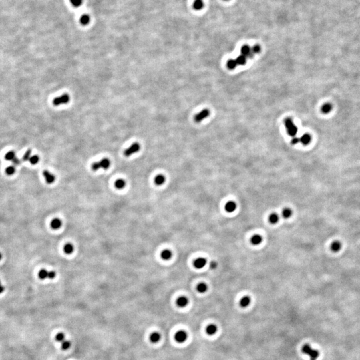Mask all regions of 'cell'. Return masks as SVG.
<instances>
[{
	"label": "cell",
	"instance_id": "8",
	"mask_svg": "<svg viewBox=\"0 0 360 360\" xmlns=\"http://www.w3.org/2000/svg\"><path fill=\"white\" fill-rule=\"evenodd\" d=\"M207 264V260L204 258H198L194 262V267L197 269H202Z\"/></svg>",
	"mask_w": 360,
	"mask_h": 360
},
{
	"label": "cell",
	"instance_id": "41",
	"mask_svg": "<svg viewBox=\"0 0 360 360\" xmlns=\"http://www.w3.org/2000/svg\"><path fill=\"white\" fill-rule=\"evenodd\" d=\"M55 276H56V273L54 271H48V277H47L48 279H53L55 277Z\"/></svg>",
	"mask_w": 360,
	"mask_h": 360
},
{
	"label": "cell",
	"instance_id": "16",
	"mask_svg": "<svg viewBox=\"0 0 360 360\" xmlns=\"http://www.w3.org/2000/svg\"><path fill=\"white\" fill-rule=\"evenodd\" d=\"M51 227L53 230H58L61 228L62 222L59 218H55L51 222Z\"/></svg>",
	"mask_w": 360,
	"mask_h": 360
},
{
	"label": "cell",
	"instance_id": "44",
	"mask_svg": "<svg viewBox=\"0 0 360 360\" xmlns=\"http://www.w3.org/2000/svg\"><path fill=\"white\" fill-rule=\"evenodd\" d=\"M299 142H300V140H299V138H293V140H291V143L293 144H297V143Z\"/></svg>",
	"mask_w": 360,
	"mask_h": 360
},
{
	"label": "cell",
	"instance_id": "10",
	"mask_svg": "<svg viewBox=\"0 0 360 360\" xmlns=\"http://www.w3.org/2000/svg\"><path fill=\"white\" fill-rule=\"evenodd\" d=\"M43 176H44L45 181H46V182L47 183V184H53V183L55 182V176L51 174V173L48 172V171H47V170L43 171Z\"/></svg>",
	"mask_w": 360,
	"mask_h": 360
},
{
	"label": "cell",
	"instance_id": "34",
	"mask_svg": "<svg viewBox=\"0 0 360 360\" xmlns=\"http://www.w3.org/2000/svg\"><path fill=\"white\" fill-rule=\"evenodd\" d=\"M227 65H228V67L229 68L233 69L236 68L238 64H237L236 60H234V59H230V60H228V63H227Z\"/></svg>",
	"mask_w": 360,
	"mask_h": 360
},
{
	"label": "cell",
	"instance_id": "23",
	"mask_svg": "<svg viewBox=\"0 0 360 360\" xmlns=\"http://www.w3.org/2000/svg\"><path fill=\"white\" fill-rule=\"evenodd\" d=\"M341 248V244L339 242L335 241L331 244V250L333 252H339Z\"/></svg>",
	"mask_w": 360,
	"mask_h": 360
},
{
	"label": "cell",
	"instance_id": "3",
	"mask_svg": "<svg viewBox=\"0 0 360 360\" xmlns=\"http://www.w3.org/2000/svg\"><path fill=\"white\" fill-rule=\"evenodd\" d=\"M285 124L286 128H287V133L289 134V136H295L297 132V129L295 127V125H294L293 121L291 120V119H290V118L286 119L285 120Z\"/></svg>",
	"mask_w": 360,
	"mask_h": 360
},
{
	"label": "cell",
	"instance_id": "30",
	"mask_svg": "<svg viewBox=\"0 0 360 360\" xmlns=\"http://www.w3.org/2000/svg\"><path fill=\"white\" fill-rule=\"evenodd\" d=\"M236 61L238 65H245L246 63V57L243 55H240L237 57Z\"/></svg>",
	"mask_w": 360,
	"mask_h": 360
},
{
	"label": "cell",
	"instance_id": "36",
	"mask_svg": "<svg viewBox=\"0 0 360 360\" xmlns=\"http://www.w3.org/2000/svg\"><path fill=\"white\" fill-rule=\"evenodd\" d=\"M71 5L75 7H78L82 5L83 0H70Z\"/></svg>",
	"mask_w": 360,
	"mask_h": 360
},
{
	"label": "cell",
	"instance_id": "21",
	"mask_svg": "<svg viewBox=\"0 0 360 360\" xmlns=\"http://www.w3.org/2000/svg\"><path fill=\"white\" fill-rule=\"evenodd\" d=\"M204 6V3L203 0H195L193 7L196 10H201Z\"/></svg>",
	"mask_w": 360,
	"mask_h": 360
},
{
	"label": "cell",
	"instance_id": "18",
	"mask_svg": "<svg viewBox=\"0 0 360 360\" xmlns=\"http://www.w3.org/2000/svg\"><path fill=\"white\" fill-rule=\"evenodd\" d=\"M293 214V211L289 208H285L282 210L281 216L284 219H289Z\"/></svg>",
	"mask_w": 360,
	"mask_h": 360
},
{
	"label": "cell",
	"instance_id": "31",
	"mask_svg": "<svg viewBox=\"0 0 360 360\" xmlns=\"http://www.w3.org/2000/svg\"><path fill=\"white\" fill-rule=\"evenodd\" d=\"M89 21H90V18H89V16L88 15L84 14L80 17V23L83 25H85L88 24Z\"/></svg>",
	"mask_w": 360,
	"mask_h": 360
},
{
	"label": "cell",
	"instance_id": "42",
	"mask_svg": "<svg viewBox=\"0 0 360 360\" xmlns=\"http://www.w3.org/2000/svg\"><path fill=\"white\" fill-rule=\"evenodd\" d=\"M217 266H218V264H217L216 262H215V261L211 262V263L210 264V267L211 269L215 270L217 268Z\"/></svg>",
	"mask_w": 360,
	"mask_h": 360
},
{
	"label": "cell",
	"instance_id": "11",
	"mask_svg": "<svg viewBox=\"0 0 360 360\" xmlns=\"http://www.w3.org/2000/svg\"><path fill=\"white\" fill-rule=\"evenodd\" d=\"M262 241H263V237L260 234L254 235L251 238V240H250V242L254 246L260 245V244H262Z\"/></svg>",
	"mask_w": 360,
	"mask_h": 360
},
{
	"label": "cell",
	"instance_id": "1",
	"mask_svg": "<svg viewBox=\"0 0 360 360\" xmlns=\"http://www.w3.org/2000/svg\"><path fill=\"white\" fill-rule=\"evenodd\" d=\"M301 351L303 353L307 355L310 357V360H317L319 356V353L317 350L314 349L309 344L306 343L302 346Z\"/></svg>",
	"mask_w": 360,
	"mask_h": 360
},
{
	"label": "cell",
	"instance_id": "29",
	"mask_svg": "<svg viewBox=\"0 0 360 360\" xmlns=\"http://www.w3.org/2000/svg\"><path fill=\"white\" fill-rule=\"evenodd\" d=\"M332 109V105L330 103H325L321 107V111L323 113H329Z\"/></svg>",
	"mask_w": 360,
	"mask_h": 360
},
{
	"label": "cell",
	"instance_id": "38",
	"mask_svg": "<svg viewBox=\"0 0 360 360\" xmlns=\"http://www.w3.org/2000/svg\"><path fill=\"white\" fill-rule=\"evenodd\" d=\"M55 339L59 342H63L65 340V335L63 333H59L55 336Z\"/></svg>",
	"mask_w": 360,
	"mask_h": 360
},
{
	"label": "cell",
	"instance_id": "45",
	"mask_svg": "<svg viewBox=\"0 0 360 360\" xmlns=\"http://www.w3.org/2000/svg\"><path fill=\"white\" fill-rule=\"evenodd\" d=\"M4 289H5L4 287H3L2 284H1V281H0V294L2 293L4 291Z\"/></svg>",
	"mask_w": 360,
	"mask_h": 360
},
{
	"label": "cell",
	"instance_id": "13",
	"mask_svg": "<svg viewBox=\"0 0 360 360\" xmlns=\"http://www.w3.org/2000/svg\"><path fill=\"white\" fill-rule=\"evenodd\" d=\"M250 303H251V298L249 296H244L240 301V306L244 308L247 307L250 305Z\"/></svg>",
	"mask_w": 360,
	"mask_h": 360
},
{
	"label": "cell",
	"instance_id": "25",
	"mask_svg": "<svg viewBox=\"0 0 360 360\" xmlns=\"http://www.w3.org/2000/svg\"><path fill=\"white\" fill-rule=\"evenodd\" d=\"M150 339L152 343H158L161 339V335L158 332H154L151 334Z\"/></svg>",
	"mask_w": 360,
	"mask_h": 360
},
{
	"label": "cell",
	"instance_id": "40",
	"mask_svg": "<svg viewBox=\"0 0 360 360\" xmlns=\"http://www.w3.org/2000/svg\"><path fill=\"white\" fill-rule=\"evenodd\" d=\"M260 49H261V48H260V47L259 46V45H255L251 49V51H252V52L254 54V53H259L260 51Z\"/></svg>",
	"mask_w": 360,
	"mask_h": 360
},
{
	"label": "cell",
	"instance_id": "17",
	"mask_svg": "<svg viewBox=\"0 0 360 360\" xmlns=\"http://www.w3.org/2000/svg\"><path fill=\"white\" fill-rule=\"evenodd\" d=\"M268 220H269V222L270 224H271L273 225L276 224L279 222V216L277 214H276V213H272V214L270 215Z\"/></svg>",
	"mask_w": 360,
	"mask_h": 360
},
{
	"label": "cell",
	"instance_id": "19",
	"mask_svg": "<svg viewBox=\"0 0 360 360\" xmlns=\"http://www.w3.org/2000/svg\"><path fill=\"white\" fill-rule=\"evenodd\" d=\"M166 182V178L163 175H158L154 179V182L157 186H162Z\"/></svg>",
	"mask_w": 360,
	"mask_h": 360
},
{
	"label": "cell",
	"instance_id": "15",
	"mask_svg": "<svg viewBox=\"0 0 360 360\" xmlns=\"http://www.w3.org/2000/svg\"><path fill=\"white\" fill-rule=\"evenodd\" d=\"M177 305H178L179 307H184L188 305L189 303V300L188 298L186 297H184V296H182V297H179L178 299H177Z\"/></svg>",
	"mask_w": 360,
	"mask_h": 360
},
{
	"label": "cell",
	"instance_id": "33",
	"mask_svg": "<svg viewBox=\"0 0 360 360\" xmlns=\"http://www.w3.org/2000/svg\"><path fill=\"white\" fill-rule=\"evenodd\" d=\"M15 172V167L13 166H8L6 169H5V173H6V174L8 175V176L13 175Z\"/></svg>",
	"mask_w": 360,
	"mask_h": 360
},
{
	"label": "cell",
	"instance_id": "9",
	"mask_svg": "<svg viewBox=\"0 0 360 360\" xmlns=\"http://www.w3.org/2000/svg\"><path fill=\"white\" fill-rule=\"evenodd\" d=\"M237 204L234 201H230L225 205V210L228 213H233L236 210Z\"/></svg>",
	"mask_w": 360,
	"mask_h": 360
},
{
	"label": "cell",
	"instance_id": "27",
	"mask_svg": "<svg viewBox=\"0 0 360 360\" xmlns=\"http://www.w3.org/2000/svg\"><path fill=\"white\" fill-rule=\"evenodd\" d=\"M73 250H74V248H73V245L69 243L66 244L64 246V247H63V251H64V252L66 254H72L73 252Z\"/></svg>",
	"mask_w": 360,
	"mask_h": 360
},
{
	"label": "cell",
	"instance_id": "35",
	"mask_svg": "<svg viewBox=\"0 0 360 360\" xmlns=\"http://www.w3.org/2000/svg\"><path fill=\"white\" fill-rule=\"evenodd\" d=\"M70 347H71L70 341L64 340L63 342H61V348H62V349L67 350V349H68Z\"/></svg>",
	"mask_w": 360,
	"mask_h": 360
},
{
	"label": "cell",
	"instance_id": "4",
	"mask_svg": "<svg viewBox=\"0 0 360 360\" xmlns=\"http://www.w3.org/2000/svg\"><path fill=\"white\" fill-rule=\"evenodd\" d=\"M69 100H70V97L69 96V95L63 94L59 97H55L53 100V104L55 105V106H58V105L63 104H67L69 101Z\"/></svg>",
	"mask_w": 360,
	"mask_h": 360
},
{
	"label": "cell",
	"instance_id": "26",
	"mask_svg": "<svg viewBox=\"0 0 360 360\" xmlns=\"http://www.w3.org/2000/svg\"><path fill=\"white\" fill-rule=\"evenodd\" d=\"M299 140L300 142H301L303 145H307L311 142V136L309 134H304Z\"/></svg>",
	"mask_w": 360,
	"mask_h": 360
},
{
	"label": "cell",
	"instance_id": "32",
	"mask_svg": "<svg viewBox=\"0 0 360 360\" xmlns=\"http://www.w3.org/2000/svg\"><path fill=\"white\" fill-rule=\"evenodd\" d=\"M15 158V154L13 151H9L5 155L4 158L7 161H12Z\"/></svg>",
	"mask_w": 360,
	"mask_h": 360
},
{
	"label": "cell",
	"instance_id": "14",
	"mask_svg": "<svg viewBox=\"0 0 360 360\" xmlns=\"http://www.w3.org/2000/svg\"><path fill=\"white\" fill-rule=\"evenodd\" d=\"M218 331V327L215 324H210L207 326L206 327V333L209 335H213L216 333Z\"/></svg>",
	"mask_w": 360,
	"mask_h": 360
},
{
	"label": "cell",
	"instance_id": "20",
	"mask_svg": "<svg viewBox=\"0 0 360 360\" xmlns=\"http://www.w3.org/2000/svg\"><path fill=\"white\" fill-rule=\"evenodd\" d=\"M161 257L164 260H169L172 257V252L169 250H165L161 254Z\"/></svg>",
	"mask_w": 360,
	"mask_h": 360
},
{
	"label": "cell",
	"instance_id": "7",
	"mask_svg": "<svg viewBox=\"0 0 360 360\" xmlns=\"http://www.w3.org/2000/svg\"><path fill=\"white\" fill-rule=\"evenodd\" d=\"M209 115H210V111L206 109H204V110L201 111L200 113H199L198 114H197L196 116H195L194 119L196 122L199 123V122H202L203 119L206 118L207 117H208Z\"/></svg>",
	"mask_w": 360,
	"mask_h": 360
},
{
	"label": "cell",
	"instance_id": "22",
	"mask_svg": "<svg viewBox=\"0 0 360 360\" xmlns=\"http://www.w3.org/2000/svg\"><path fill=\"white\" fill-rule=\"evenodd\" d=\"M126 186V181L123 179H119L117 180L116 182L115 183V188L118 190H122V189H124L125 187Z\"/></svg>",
	"mask_w": 360,
	"mask_h": 360
},
{
	"label": "cell",
	"instance_id": "39",
	"mask_svg": "<svg viewBox=\"0 0 360 360\" xmlns=\"http://www.w3.org/2000/svg\"><path fill=\"white\" fill-rule=\"evenodd\" d=\"M30 158H31V150H28L25 153V154L23 155V160L25 161V162H26V161L27 160H29Z\"/></svg>",
	"mask_w": 360,
	"mask_h": 360
},
{
	"label": "cell",
	"instance_id": "5",
	"mask_svg": "<svg viewBox=\"0 0 360 360\" xmlns=\"http://www.w3.org/2000/svg\"><path fill=\"white\" fill-rule=\"evenodd\" d=\"M140 144H138V143H135V144H133L130 148L126 150V151L124 152V156L126 157H130L132 155L138 152L140 150Z\"/></svg>",
	"mask_w": 360,
	"mask_h": 360
},
{
	"label": "cell",
	"instance_id": "2",
	"mask_svg": "<svg viewBox=\"0 0 360 360\" xmlns=\"http://www.w3.org/2000/svg\"><path fill=\"white\" fill-rule=\"evenodd\" d=\"M110 160L107 158H104L99 162L93 163L91 166V168L93 171H97L101 168L104 169V170H107L110 166Z\"/></svg>",
	"mask_w": 360,
	"mask_h": 360
},
{
	"label": "cell",
	"instance_id": "37",
	"mask_svg": "<svg viewBox=\"0 0 360 360\" xmlns=\"http://www.w3.org/2000/svg\"><path fill=\"white\" fill-rule=\"evenodd\" d=\"M39 156H36V155H35V156H31L30 159H29V162H30V163L32 165L37 164V163L39 162Z\"/></svg>",
	"mask_w": 360,
	"mask_h": 360
},
{
	"label": "cell",
	"instance_id": "6",
	"mask_svg": "<svg viewBox=\"0 0 360 360\" xmlns=\"http://www.w3.org/2000/svg\"><path fill=\"white\" fill-rule=\"evenodd\" d=\"M187 339H188V333L183 330L178 331L175 335V339L178 343H184Z\"/></svg>",
	"mask_w": 360,
	"mask_h": 360
},
{
	"label": "cell",
	"instance_id": "28",
	"mask_svg": "<svg viewBox=\"0 0 360 360\" xmlns=\"http://www.w3.org/2000/svg\"><path fill=\"white\" fill-rule=\"evenodd\" d=\"M39 278L41 280H44L48 277V271L46 270L42 269L39 271L38 273Z\"/></svg>",
	"mask_w": 360,
	"mask_h": 360
},
{
	"label": "cell",
	"instance_id": "46",
	"mask_svg": "<svg viewBox=\"0 0 360 360\" xmlns=\"http://www.w3.org/2000/svg\"><path fill=\"white\" fill-rule=\"evenodd\" d=\"M1 258H2V255H1V254L0 253V260H1Z\"/></svg>",
	"mask_w": 360,
	"mask_h": 360
},
{
	"label": "cell",
	"instance_id": "43",
	"mask_svg": "<svg viewBox=\"0 0 360 360\" xmlns=\"http://www.w3.org/2000/svg\"><path fill=\"white\" fill-rule=\"evenodd\" d=\"M12 162L14 165H19V164H20V160H19L17 157H15V158L13 159V160H12Z\"/></svg>",
	"mask_w": 360,
	"mask_h": 360
},
{
	"label": "cell",
	"instance_id": "12",
	"mask_svg": "<svg viewBox=\"0 0 360 360\" xmlns=\"http://www.w3.org/2000/svg\"><path fill=\"white\" fill-rule=\"evenodd\" d=\"M242 55H244L246 57H252L254 55V53L252 52L251 49L249 46H248L247 45H244L243 47H242Z\"/></svg>",
	"mask_w": 360,
	"mask_h": 360
},
{
	"label": "cell",
	"instance_id": "24",
	"mask_svg": "<svg viewBox=\"0 0 360 360\" xmlns=\"http://www.w3.org/2000/svg\"><path fill=\"white\" fill-rule=\"evenodd\" d=\"M208 289V285H207V284H206L205 283H200L197 285V291H198L199 293H206Z\"/></svg>",
	"mask_w": 360,
	"mask_h": 360
}]
</instances>
